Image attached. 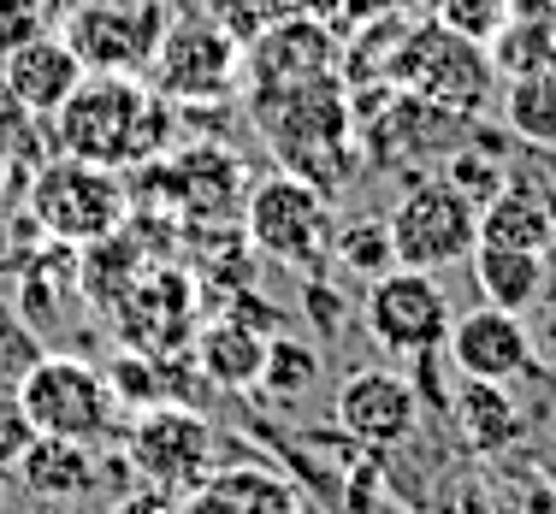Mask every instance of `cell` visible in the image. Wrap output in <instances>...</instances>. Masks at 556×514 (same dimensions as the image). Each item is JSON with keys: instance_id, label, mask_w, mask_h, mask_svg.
<instances>
[{"instance_id": "obj_29", "label": "cell", "mask_w": 556, "mask_h": 514, "mask_svg": "<svg viewBox=\"0 0 556 514\" xmlns=\"http://www.w3.org/2000/svg\"><path fill=\"white\" fill-rule=\"evenodd\" d=\"M30 444H36V432H30V414H24L18 385H12V378H0V473L18 467Z\"/></svg>"}, {"instance_id": "obj_26", "label": "cell", "mask_w": 556, "mask_h": 514, "mask_svg": "<svg viewBox=\"0 0 556 514\" xmlns=\"http://www.w3.org/2000/svg\"><path fill=\"white\" fill-rule=\"evenodd\" d=\"M314 373H320V355H314L308 343H296V337H273L267 343L261 385H267L273 397H302V390L314 385Z\"/></svg>"}, {"instance_id": "obj_11", "label": "cell", "mask_w": 556, "mask_h": 514, "mask_svg": "<svg viewBox=\"0 0 556 514\" xmlns=\"http://www.w3.org/2000/svg\"><path fill=\"white\" fill-rule=\"evenodd\" d=\"M130 461L149 485H166V491H195L214 467V426H207L195 408L178 402H154L149 414L130 426L125 438Z\"/></svg>"}, {"instance_id": "obj_6", "label": "cell", "mask_w": 556, "mask_h": 514, "mask_svg": "<svg viewBox=\"0 0 556 514\" xmlns=\"http://www.w3.org/2000/svg\"><path fill=\"white\" fill-rule=\"evenodd\" d=\"M24 414H30L36 438H60V444H101L113 432V390L108 373H96L89 361L72 355H42L24 367L18 378Z\"/></svg>"}, {"instance_id": "obj_8", "label": "cell", "mask_w": 556, "mask_h": 514, "mask_svg": "<svg viewBox=\"0 0 556 514\" xmlns=\"http://www.w3.org/2000/svg\"><path fill=\"white\" fill-rule=\"evenodd\" d=\"M386 231H391L396 267L432 272V279H439L444 267H456V260L473 255V243H480V214H473L444 178H420V183H408L403 202L391 207Z\"/></svg>"}, {"instance_id": "obj_27", "label": "cell", "mask_w": 556, "mask_h": 514, "mask_svg": "<svg viewBox=\"0 0 556 514\" xmlns=\"http://www.w3.org/2000/svg\"><path fill=\"white\" fill-rule=\"evenodd\" d=\"M427 7H432V24H444V30L468 36L480 48L509 24V0H427Z\"/></svg>"}, {"instance_id": "obj_22", "label": "cell", "mask_w": 556, "mask_h": 514, "mask_svg": "<svg viewBox=\"0 0 556 514\" xmlns=\"http://www.w3.org/2000/svg\"><path fill=\"white\" fill-rule=\"evenodd\" d=\"M439 178L473 207V214H480L492 195L509 190V166H503V154H485L480 130H473V142H462L456 154H444V171H439Z\"/></svg>"}, {"instance_id": "obj_34", "label": "cell", "mask_w": 556, "mask_h": 514, "mask_svg": "<svg viewBox=\"0 0 556 514\" xmlns=\"http://www.w3.org/2000/svg\"><path fill=\"white\" fill-rule=\"evenodd\" d=\"M30 514H72V503H36Z\"/></svg>"}, {"instance_id": "obj_23", "label": "cell", "mask_w": 556, "mask_h": 514, "mask_svg": "<svg viewBox=\"0 0 556 514\" xmlns=\"http://www.w3.org/2000/svg\"><path fill=\"white\" fill-rule=\"evenodd\" d=\"M207 485H214L237 514H302L290 479H278L267 467H225V473H207Z\"/></svg>"}, {"instance_id": "obj_16", "label": "cell", "mask_w": 556, "mask_h": 514, "mask_svg": "<svg viewBox=\"0 0 556 514\" xmlns=\"http://www.w3.org/2000/svg\"><path fill=\"white\" fill-rule=\"evenodd\" d=\"M456 426H462V438H468V450L473 455H485V461H497V455H509V450H521V438H527V414H521V402L509 397V385H485V378H462V390H456Z\"/></svg>"}, {"instance_id": "obj_9", "label": "cell", "mask_w": 556, "mask_h": 514, "mask_svg": "<svg viewBox=\"0 0 556 514\" xmlns=\"http://www.w3.org/2000/svg\"><path fill=\"white\" fill-rule=\"evenodd\" d=\"M30 207L42 219V231L60 236V243H108L130 214V190L118 183V171H101V166L60 154V160H48L36 171Z\"/></svg>"}, {"instance_id": "obj_17", "label": "cell", "mask_w": 556, "mask_h": 514, "mask_svg": "<svg viewBox=\"0 0 556 514\" xmlns=\"http://www.w3.org/2000/svg\"><path fill=\"white\" fill-rule=\"evenodd\" d=\"M473 290H480L485 308L503 313H527L545 296V255H521V248H492L473 243Z\"/></svg>"}, {"instance_id": "obj_12", "label": "cell", "mask_w": 556, "mask_h": 514, "mask_svg": "<svg viewBox=\"0 0 556 514\" xmlns=\"http://www.w3.org/2000/svg\"><path fill=\"white\" fill-rule=\"evenodd\" d=\"M338 24L320 18H278L267 36L243 48V89L249 95H273V89H302L320 83V77H338Z\"/></svg>"}, {"instance_id": "obj_4", "label": "cell", "mask_w": 556, "mask_h": 514, "mask_svg": "<svg viewBox=\"0 0 556 514\" xmlns=\"http://www.w3.org/2000/svg\"><path fill=\"white\" fill-rule=\"evenodd\" d=\"M386 83L403 89V95H415V101H432V107H444V113L473 118L485 107V95H492L497 72H492V60H485L480 42H468V36H456V30H444V24L427 18V24H408Z\"/></svg>"}, {"instance_id": "obj_35", "label": "cell", "mask_w": 556, "mask_h": 514, "mask_svg": "<svg viewBox=\"0 0 556 514\" xmlns=\"http://www.w3.org/2000/svg\"><path fill=\"white\" fill-rule=\"evenodd\" d=\"M77 0H48V12H54V24H60V12H72Z\"/></svg>"}, {"instance_id": "obj_31", "label": "cell", "mask_w": 556, "mask_h": 514, "mask_svg": "<svg viewBox=\"0 0 556 514\" xmlns=\"http://www.w3.org/2000/svg\"><path fill=\"white\" fill-rule=\"evenodd\" d=\"M184 514H237V509H231V503H225V497L214 491V485H207V479H202V485H195V491H190V497H184Z\"/></svg>"}, {"instance_id": "obj_2", "label": "cell", "mask_w": 556, "mask_h": 514, "mask_svg": "<svg viewBox=\"0 0 556 514\" xmlns=\"http://www.w3.org/2000/svg\"><path fill=\"white\" fill-rule=\"evenodd\" d=\"M178 107L161 101L142 77H84L72 101L54 113V142L65 160H84L101 171L142 166L166 149Z\"/></svg>"}, {"instance_id": "obj_21", "label": "cell", "mask_w": 556, "mask_h": 514, "mask_svg": "<svg viewBox=\"0 0 556 514\" xmlns=\"http://www.w3.org/2000/svg\"><path fill=\"white\" fill-rule=\"evenodd\" d=\"M503 118L521 142L556 149V60L539 65L527 77H509V95H503Z\"/></svg>"}, {"instance_id": "obj_19", "label": "cell", "mask_w": 556, "mask_h": 514, "mask_svg": "<svg viewBox=\"0 0 556 514\" xmlns=\"http://www.w3.org/2000/svg\"><path fill=\"white\" fill-rule=\"evenodd\" d=\"M480 243L492 248H521V255H551L556 243V214L551 202H539L533 190H521V183H509L503 195L480 207Z\"/></svg>"}, {"instance_id": "obj_3", "label": "cell", "mask_w": 556, "mask_h": 514, "mask_svg": "<svg viewBox=\"0 0 556 514\" xmlns=\"http://www.w3.org/2000/svg\"><path fill=\"white\" fill-rule=\"evenodd\" d=\"M172 0H77L54 30L72 42L89 77H142L172 30Z\"/></svg>"}, {"instance_id": "obj_7", "label": "cell", "mask_w": 556, "mask_h": 514, "mask_svg": "<svg viewBox=\"0 0 556 514\" xmlns=\"http://www.w3.org/2000/svg\"><path fill=\"white\" fill-rule=\"evenodd\" d=\"M142 83L154 89L172 107H195V101H225L243 89V48L219 30L207 12H190V18H172L166 42L154 48Z\"/></svg>"}, {"instance_id": "obj_32", "label": "cell", "mask_w": 556, "mask_h": 514, "mask_svg": "<svg viewBox=\"0 0 556 514\" xmlns=\"http://www.w3.org/2000/svg\"><path fill=\"white\" fill-rule=\"evenodd\" d=\"M509 18H521V24H545V30H556V0H509Z\"/></svg>"}, {"instance_id": "obj_24", "label": "cell", "mask_w": 556, "mask_h": 514, "mask_svg": "<svg viewBox=\"0 0 556 514\" xmlns=\"http://www.w3.org/2000/svg\"><path fill=\"white\" fill-rule=\"evenodd\" d=\"M332 260L350 279H386V272L396 267V255H391V231H386V219H355V226H338L332 236Z\"/></svg>"}, {"instance_id": "obj_18", "label": "cell", "mask_w": 556, "mask_h": 514, "mask_svg": "<svg viewBox=\"0 0 556 514\" xmlns=\"http://www.w3.org/2000/svg\"><path fill=\"white\" fill-rule=\"evenodd\" d=\"M12 473H18L42 503H77V497H89L101 479L96 450H89V444H60V438H36Z\"/></svg>"}, {"instance_id": "obj_28", "label": "cell", "mask_w": 556, "mask_h": 514, "mask_svg": "<svg viewBox=\"0 0 556 514\" xmlns=\"http://www.w3.org/2000/svg\"><path fill=\"white\" fill-rule=\"evenodd\" d=\"M54 30V12H48V0H0V60L18 54L24 42H36V36Z\"/></svg>"}, {"instance_id": "obj_15", "label": "cell", "mask_w": 556, "mask_h": 514, "mask_svg": "<svg viewBox=\"0 0 556 514\" xmlns=\"http://www.w3.org/2000/svg\"><path fill=\"white\" fill-rule=\"evenodd\" d=\"M84 77H89L84 60L72 54V42H65L60 30L36 36V42H24L18 54L0 60V89L12 95V107L42 113V118H54L65 101H72V89L84 83Z\"/></svg>"}, {"instance_id": "obj_5", "label": "cell", "mask_w": 556, "mask_h": 514, "mask_svg": "<svg viewBox=\"0 0 556 514\" xmlns=\"http://www.w3.org/2000/svg\"><path fill=\"white\" fill-rule=\"evenodd\" d=\"M243 236L261 248L278 267H302V272H320L332 260V202H326L314 183L290 178V171H273L249 190L243 202Z\"/></svg>"}, {"instance_id": "obj_13", "label": "cell", "mask_w": 556, "mask_h": 514, "mask_svg": "<svg viewBox=\"0 0 556 514\" xmlns=\"http://www.w3.org/2000/svg\"><path fill=\"white\" fill-rule=\"evenodd\" d=\"M332 414H338V432H350L355 444L391 450V444H403L408 432H415L420 390L408 385L403 373H391V367H355V373L338 385Z\"/></svg>"}, {"instance_id": "obj_10", "label": "cell", "mask_w": 556, "mask_h": 514, "mask_svg": "<svg viewBox=\"0 0 556 514\" xmlns=\"http://www.w3.org/2000/svg\"><path fill=\"white\" fill-rule=\"evenodd\" d=\"M362 320H367V337L391 355H439L456 313H450V296L439 290L432 272L391 267L386 279L367 284Z\"/></svg>"}, {"instance_id": "obj_33", "label": "cell", "mask_w": 556, "mask_h": 514, "mask_svg": "<svg viewBox=\"0 0 556 514\" xmlns=\"http://www.w3.org/2000/svg\"><path fill=\"white\" fill-rule=\"evenodd\" d=\"M296 18H320V24H343V0H290Z\"/></svg>"}, {"instance_id": "obj_30", "label": "cell", "mask_w": 556, "mask_h": 514, "mask_svg": "<svg viewBox=\"0 0 556 514\" xmlns=\"http://www.w3.org/2000/svg\"><path fill=\"white\" fill-rule=\"evenodd\" d=\"M427 0H343V24H367V18H408Z\"/></svg>"}, {"instance_id": "obj_20", "label": "cell", "mask_w": 556, "mask_h": 514, "mask_svg": "<svg viewBox=\"0 0 556 514\" xmlns=\"http://www.w3.org/2000/svg\"><path fill=\"white\" fill-rule=\"evenodd\" d=\"M195 361L202 373L225 390H249L261 385V367H267V337L261 325H243V320H214L195 343Z\"/></svg>"}, {"instance_id": "obj_14", "label": "cell", "mask_w": 556, "mask_h": 514, "mask_svg": "<svg viewBox=\"0 0 556 514\" xmlns=\"http://www.w3.org/2000/svg\"><path fill=\"white\" fill-rule=\"evenodd\" d=\"M450 361L462 367V378H485V385H509L533 367V337H527L521 313H503V308H473L462 320H450L444 337Z\"/></svg>"}, {"instance_id": "obj_25", "label": "cell", "mask_w": 556, "mask_h": 514, "mask_svg": "<svg viewBox=\"0 0 556 514\" xmlns=\"http://www.w3.org/2000/svg\"><path fill=\"white\" fill-rule=\"evenodd\" d=\"M202 12L237 48H249L255 36H267L278 18H290V0H202Z\"/></svg>"}, {"instance_id": "obj_1", "label": "cell", "mask_w": 556, "mask_h": 514, "mask_svg": "<svg viewBox=\"0 0 556 514\" xmlns=\"http://www.w3.org/2000/svg\"><path fill=\"white\" fill-rule=\"evenodd\" d=\"M249 118L273 142L290 178L314 183L332 202L343 183L362 171V142H355V107L343 77H320L302 89H273V95H249Z\"/></svg>"}]
</instances>
